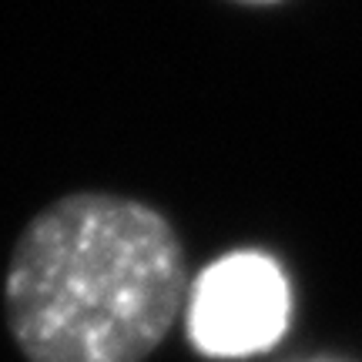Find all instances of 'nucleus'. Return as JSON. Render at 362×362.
<instances>
[{
  "label": "nucleus",
  "mask_w": 362,
  "mask_h": 362,
  "mask_svg": "<svg viewBox=\"0 0 362 362\" xmlns=\"http://www.w3.org/2000/svg\"><path fill=\"white\" fill-rule=\"evenodd\" d=\"M288 322V285L262 255H228L198 279L192 339L208 356H252L269 349Z\"/></svg>",
  "instance_id": "obj_2"
},
{
  "label": "nucleus",
  "mask_w": 362,
  "mask_h": 362,
  "mask_svg": "<svg viewBox=\"0 0 362 362\" xmlns=\"http://www.w3.org/2000/svg\"><path fill=\"white\" fill-rule=\"evenodd\" d=\"M188 255L155 205L74 192L13 242L4 315L27 362H144L188 305Z\"/></svg>",
  "instance_id": "obj_1"
},
{
  "label": "nucleus",
  "mask_w": 362,
  "mask_h": 362,
  "mask_svg": "<svg viewBox=\"0 0 362 362\" xmlns=\"http://www.w3.org/2000/svg\"><path fill=\"white\" fill-rule=\"evenodd\" d=\"M232 4H242V7H275V4H285V0H232Z\"/></svg>",
  "instance_id": "obj_3"
}]
</instances>
